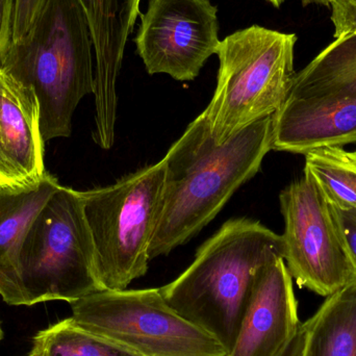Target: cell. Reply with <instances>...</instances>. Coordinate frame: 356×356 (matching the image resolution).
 Listing matches in <instances>:
<instances>
[{"instance_id": "obj_26", "label": "cell", "mask_w": 356, "mask_h": 356, "mask_svg": "<svg viewBox=\"0 0 356 356\" xmlns=\"http://www.w3.org/2000/svg\"><path fill=\"white\" fill-rule=\"evenodd\" d=\"M2 337H3V332H2L1 324H0V342H1Z\"/></svg>"}, {"instance_id": "obj_2", "label": "cell", "mask_w": 356, "mask_h": 356, "mask_svg": "<svg viewBox=\"0 0 356 356\" xmlns=\"http://www.w3.org/2000/svg\"><path fill=\"white\" fill-rule=\"evenodd\" d=\"M284 257L282 236L259 221L229 220L201 245L188 269L160 292L178 315L219 341L229 355L257 274Z\"/></svg>"}, {"instance_id": "obj_13", "label": "cell", "mask_w": 356, "mask_h": 356, "mask_svg": "<svg viewBox=\"0 0 356 356\" xmlns=\"http://www.w3.org/2000/svg\"><path fill=\"white\" fill-rule=\"evenodd\" d=\"M356 143V95L288 97L273 115L272 150L305 156Z\"/></svg>"}, {"instance_id": "obj_7", "label": "cell", "mask_w": 356, "mask_h": 356, "mask_svg": "<svg viewBox=\"0 0 356 356\" xmlns=\"http://www.w3.org/2000/svg\"><path fill=\"white\" fill-rule=\"evenodd\" d=\"M70 305L76 325L142 356H228L219 341L171 309L160 289L99 291Z\"/></svg>"}, {"instance_id": "obj_14", "label": "cell", "mask_w": 356, "mask_h": 356, "mask_svg": "<svg viewBox=\"0 0 356 356\" xmlns=\"http://www.w3.org/2000/svg\"><path fill=\"white\" fill-rule=\"evenodd\" d=\"M60 184L46 172L38 184L19 190L0 188V296L10 292L21 241L35 216Z\"/></svg>"}, {"instance_id": "obj_21", "label": "cell", "mask_w": 356, "mask_h": 356, "mask_svg": "<svg viewBox=\"0 0 356 356\" xmlns=\"http://www.w3.org/2000/svg\"><path fill=\"white\" fill-rule=\"evenodd\" d=\"M332 21L334 26V38L345 37L356 33V0H334Z\"/></svg>"}, {"instance_id": "obj_22", "label": "cell", "mask_w": 356, "mask_h": 356, "mask_svg": "<svg viewBox=\"0 0 356 356\" xmlns=\"http://www.w3.org/2000/svg\"><path fill=\"white\" fill-rule=\"evenodd\" d=\"M16 0H0V62L12 44Z\"/></svg>"}, {"instance_id": "obj_8", "label": "cell", "mask_w": 356, "mask_h": 356, "mask_svg": "<svg viewBox=\"0 0 356 356\" xmlns=\"http://www.w3.org/2000/svg\"><path fill=\"white\" fill-rule=\"evenodd\" d=\"M284 261L300 288L328 297L356 282L332 207L307 173L280 195Z\"/></svg>"}, {"instance_id": "obj_5", "label": "cell", "mask_w": 356, "mask_h": 356, "mask_svg": "<svg viewBox=\"0 0 356 356\" xmlns=\"http://www.w3.org/2000/svg\"><path fill=\"white\" fill-rule=\"evenodd\" d=\"M296 42L295 33L259 25L234 31L221 41L217 87L203 111L217 145L282 108L296 75Z\"/></svg>"}, {"instance_id": "obj_23", "label": "cell", "mask_w": 356, "mask_h": 356, "mask_svg": "<svg viewBox=\"0 0 356 356\" xmlns=\"http://www.w3.org/2000/svg\"><path fill=\"white\" fill-rule=\"evenodd\" d=\"M305 344H307V330L302 323L299 326L292 340L277 356H305Z\"/></svg>"}, {"instance_id": "obj_4", "label": "cell", "mask_w": 356, "mask_h": 356, "mask_svg": "<svg viewBox=\"0 0 356 356\" xmlns=\"http://www.w3.org/2000/svg\"><path fill=\"white\" fill-rule=\"evenodd\" d=\"M99 291L104 288L81 192L60 186L21 241L14 280L3 301L26 307L72 303Z\"/></svg>"}, {"instance_id": "obj_11", "label": "cell", "mask_w": 356, "mask_h": 356, "mask_svg": "<svg viewBox=\"0 0 356 356\" xmlns=\"http://www.w3.org/2000/svg\"><path fill=\"white\" fill-rule=\"evenodd\" d=\"M293 278L284 259L270 261L257 274L228 356H277L300 326Z\"/></svg>"}, {"instance_id": "obj_12", "label": "cell", "mask_w": 356, "mask_h": 356, "mask_svg": "<svg viewBox=\"0 0 356 356\" xmlns=\"http://www.w3.org/2000/svg\"><path fill=\"white\" fill-rule=\"evenodd\" d=\"M44 143L35 92L0 66V188L19 190L44 177Z\"/></svg>"}, {"instance_id": "obj_25", "label": "cell", "mask_w": 356, "mask_h": 356, "mask_svg": "<svg viewBox=\"0 0 356 356\" xmlns=\"http://www.w3.org/2000/svg\"><path fill=\"white\" fill-rule=\"evenodd\" d=\"M305 2H320V3L330 4L334 0H305Z\"/></svg>"}, {"instance_id": "obj_6", "label": "cell", "mask_w": 356, "mask_h": 356, "mask_svg": "<svg viewBox=\"0 0 356 356\" xmlns=\"http://www.w3.org/2000/svg\"><path fill=\"white\" fill-rule=\"evenodd\" d=\"M165 159L112 186L81 192L104 290H125L148 270L164 198Z\"/></svg>"}, {"instance_id": "obj_9", "label": "cell", "mask_w": 356, "mask_h": 356, "mask_svg": "<svg viewBox=\"0 0 356 356\" xmlns=\"http://www.w3.org/2000/svg\"><path fill=\"white\" fill-rule=\"evenodd\" d=\"M217 13L211 0H149L135 40L147 72L194 81L221 44Z\"/></svg>"}, {"instance_id": "obj_18", "label": "cell", "mask_w": 356, "mask_h": 356, "mask_svg": "<svg viewBox=\"0 0 356 356\" xmlns=\"http://www.w3.org/2000/svg\"><path fill=\"white\" fill-rule=\"evenodd\" d=\"M27 356H142L68 319L41 330Z\"/></svg>"}, {"instance_id": "obj_20", "label": "cell", "mask_w": 356, "mask_h": 356, "mask_svg": "<svg viewBox=\"0 0 356 356\" xmlns=\"http://www.w3.org/2000/svg\"><path fill=\"white\" fill-rule=\"evenodd\" d=\"M330 207L356 274V209H344L334 205Z\"/></svg>"}, {"instance_id": "obj_16", "label": "cell", "mask_w": 356, "mask_h": 356, "mask_svg": "<svg viewBox=\"0 0 356 356\" xmlns=\"http://www.w3.org/2000/svg\"><path fill=\"white\" fill-rule=\"evenodd\" d=\"M303 325L305 356H356V282L328 296Z\"/></svg>"}, {"instance_id": "obj_10", "label": "cell", "mask_w": 356, "mask_h": 356, "mask_svg": "<svg viewBox=\"0 0 356 356\" xmlns=\"http://www.w3.org/2000/svg\"><path fill=\"white\" fill-rule=\"evenodd\" d=\"M89 19L95 56V129L98 143L115 140L117 81L125 47L139 16L141 0H81Z\"/></svg>"}, {"instance_id": "obj_17", "label": "cell", "mask_w": 356, "mask_h": 356, "mask_svg": "<svg viewBox=\"0 0 356 356\" xmlns=\"http://www.w3.org/2000/svg\"><path fill=\"white\" fill-rule=\"evenodd\" d=\"M305 156V173L315 180L328 203L340 209H356V150L324 146Z\"/></svg>"}, {"instance_id": "obj_1", "label": "cell", "mask_w": 356, "mask_h": 356, "mask_svg": "<svg viewBox=\"0 0 356 356\" xmlns=\"http://www.w3.org/2000/svg\"><path fill=\"white\" fill-rule=\"evenodd\" d=\"M272 139L273 115L217 145L201 113L165 156L164 198L150 261L169 254L213 221L234 192L259 172Z\"/></svg>"}, {"instance_id": "obj_3", "label": "cell", "mask_w": 356, "mask_h": 356, "mask_svg": "<svg viewBox=\"0 0 356 356\" xmlns=\"http://www.w3.org/2000/svg\"><path fill=\"white\" fill-rule=\"evenodd\" d=\"M0 66L31 88L44 142L70 137L81 100L93 94L95 56L81 0H46L26 37L10 44Z\"/></svg>"}, {"instance_id": "obj_15", "label": "cell", "mask_w": 356, "mask_h": 356, "mask_svg": "<svg viewBox=\"0 0 356 356\" xmlns=\"http://www.w3.org/2000/svg\"><path fill=\"white\" fill-rule=\"evenodd\" d=\"M356 95V33L338 38L295 75L288 97Z\"/></svg>"}, {"instance_id": "obj_19", "label": "cell", "mask_w": 356, "mask_h": 356, "mask_svg": "<svg viewBox=\"0 0 356 356\" xmlns=\"http://www.w3.org/2000/svg\"><path fill=\"white\" fill-rule=\"evenodd\" d=\"M46 0H16L12 43L26 37L41 13Z\"/></svg>"}, {"instance_id": "obj_24", "label": "cell", "mask_w": 356, "mask_h": 356, "mask_svg": "<svg viewBox=\"0 0 356 356\" xmlns=\"http://www.w3.org/2000/svg\"><path fill=\"white\" fill-rule=\"evenodd\" d=\"M269 1L271 2L274 6H276V8H280V6L284 3V0H269Z\"/></svg>"}]
</instances>
